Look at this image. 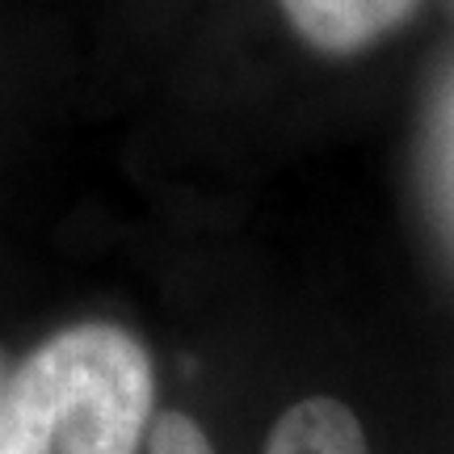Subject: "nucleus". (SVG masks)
I'll return each instance as SVG.
<instances>
[{
  "instance_id": "obj_1",
  "label": "nucleus",
  "mask_w": 454,
  "mask_h": 454,
  "mask_svg": "<svg viewBox=\"0 0 454 454\" xmlns=\"http://www.w3.org/2000/svg\"><path fill=\"white\" fill-rule=\"evenodd\" d=\"M156 421L144 340L118 325L47 337L0 391V454H139Z\"/></svg>"
},
{
  "instance_id": "obj_2",
  "label": "nucleus",
  "mask_w": 454,
  "mask_h": 454,
  "mask_svg": "<svg viewBox=\"0 0 454 454\" xmlns=\"http://www.w3.org/2000/svg\"><path fill=\"white\" fill-rule=\"evenodd\" d=\"M291 30L320 55H362L404 30L421 0H278Z\"/></svg>"
},
{
  "instance_id": "obj_3",
  "label": "nucleus",
  "mask_w": 454,
  "mask_h": 454,
  "mask_svg": "<svg viewBox=\"0 0 454 454\" xmlns=\"http://www.w3.org/2000/svg\"><path fill=\"white\" fill-rule=\"evenodd\" d=\"M265 454H371L366 429L333 395H308L274 421Z\"/></svg>"
},
{
  "instance_id": "obj_4",
  "label": "nucleus",
  "mask_w": 454,
  "mask_h": 454,
  "mask_svg": "<svg viewBox=\"0 0 454 454\" xmlns=\"http://www.w3.org/2000/svg\"><path fill=\"white\" fill-rule=\"evenodd\" d=\"M147 454H215V446L190 412L168 408V412H156V421H152Z\"/></svg>"
},
{
  "instance_id": "obj_5",
  "label": "nucleus",
  "mask_w": 454,
  "mask_h": 454,
  "mask_svg": "<svg viewBox=\"0 0 454 454\" xmlns=\"http://www.w3.org/2000/svg\"><path fill=\"white\" fill-rule=\"evenodd\" d=\"M438 190L454 223V101L446 106V118L438 127Z\"/></svg>"
},
{
  "instance_id": "obj_6",
  "label": "nucleus",
  "mask_w": 454,
  "mask_h": 454,
  "mask_svg": "<svg viewBox=\"0 0 454 454\" xmlns=\"http://www.w3.org/2000/svg\"><path fill=\"white\" fill-rule=\"evenodd\" d=\"M0 391H4V383H0Z\"/></svg>"
}]
</instances>
